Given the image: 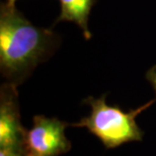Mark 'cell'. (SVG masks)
Returning a JSON list of instances; mask_svg holds the SVG:
<instances>
[{
	"label": "cell",
	"mask_w": 156,
	"mask_h": 156,
	"mask_svg": "<svg viewBox=\"0 0 156 156\" xmlns=\"http://www.w3.org/2000/svg\"><path fill=\"white\" fill-rule=\"evenodd\" d=\"M60 13L53 23V26L61 21H69L75 23L82 30L85 40L91 39V33L88 27V20L91 9L96 0H59Z\"/></svg>",
	"instance_id": "5b68a950"
},
{
	"label": "cell",
	"mask_w": 156,
	"mask_h": 156,
	"mask_svg": "<svg viewBox=\"0 0 156 156\" xmlns=\"http://www.w3.org/2000/svg\"><path fill=\"white\" fill-rule=\"evenodd\" d=\"M0 156H26V155L23 152H15V151L0 149Z\"/></svg>",
	"instance_id": "52a82bcc"
},
{
	"label": "cell",
	"mask_w": 156,
	"mask_h": 156,
	"mask_svg": "<svg viewBox=\"0 0 156 156\" xmlns=\"http://www.w3.org/2000/svg\"><path fill=\"white\" fill-rule=\"evenodd\" d=\"M60 45L51 27L35 26L15 5L0 4V73L5 81L20 85Z\"/></svg>",
	"instance_id": "6da1fadb"
},
{
	"label": "cell",
	"mask_w": 156,
	"mask_h": 156,
	"mask_svg": "<svg viewBox=\"0 0 156 156\" xmlns=\"http://www.w3.org/2000/svg\"><path fill=\"white\" fill-rule=\"evenodd\" d=\"M17 0H7V1H6V3H7V4H9V5H11V6H14L15 5V2H16Z\"/></svg>",
	"instance_id": "ba28073f"
},
{
	"label": "cell",
	"mask_w": 156,
	"mask_h": 156,
	"mask_svg": "<svg viewBox=\"0 0 156 156\" xmlns=\"http://www.w3.org/2000/svg\"><path fill=\"white\" fill-rule=\"evenodd\" d=\"M70 123L58 118L36 115L33 126L27 129L23 141L26 156H60L69 152L72 143L65 131Z\"/></svg>",
	"instance_id": "3957f363"
},
{
	"label": "cell",
	"mask_w": 156,
	"mask_h": 156,
	"mask_svg": "<svg viewBox=\"0 0 156 156\" xmlns=\"http://www.w3.org/2000/svg\"><path fill=\"white\" fill-rule=\"evenodd\" d=\"M145 77L148 82L150 83L152 88L154 89L155 94H156V65H153L152 67L149 68L145 74Z\"/></svg>",
	"instance_id": "8992f818"
},
{
	"label": "cell",
	"mask_w": 156,
	"mask_h": 156,
	"mask_svg": "<svg viewBox=\"0 0 156 156\" xmlns=\"http://www.w3.org/2000/svg\"><path fill=\"white\" fill-rule=\"evenodd\" d=\"M155 101L156 98H153L135 110L126 112L119 105H108L107 94L99 98L87 96L82 102L90 108L89 115L70 124V127L85 128L101 142L105 149H115L130 142H141L144 132L137 124L136 119Z\"/></svg>",
	"instance_id": "7a4b0ae2"
},
{
	"label": "cell",
	"mask_w": 156,
	"mask_h": 156,
	"mask_svg": "<svg viewBox=\"0 0 156 156\" xmlns=\"http://www.w3.org/2000/svg\"><path fill=\"white\" fill-rule=\"evenodd\" d=\"M26 132L21 123L17 85L5 81L0 86V149L24 153Z\"/></svg>",
	"instance_id": "277c9868"
}]
</instances>
